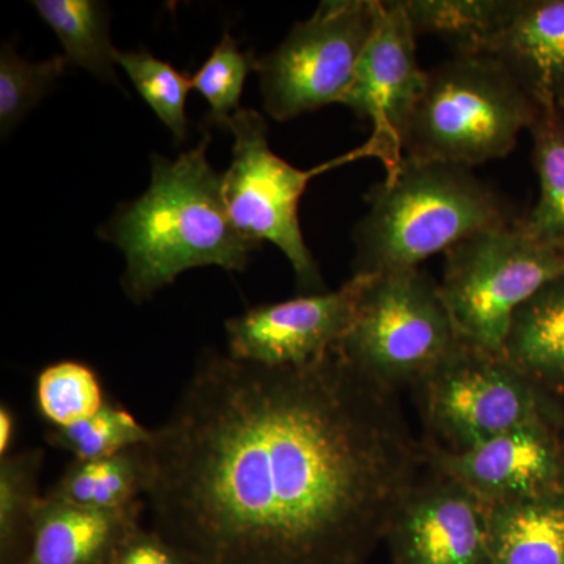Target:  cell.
<instances>
[{"instance_id":"1","label":"cell","mask_w":564,"mask_h":564,"mask_svg":"<svg viewBox=\"0 0 564 564\" xmlns=\"http://www.w3.org/2000/svg\"><path fill=\"white\" fill-rule=\"evenodd\" d=\"M144 451L152 530L193 564H367L426 463L395 392L336 350L207 351Z\"/></svg>"},{"instance_id":"2","label":"cell","mask_w":564,"mask_h":564,"mask_svg":"<svg viewBox=\"0 0 564 564\" xmlns=\"http://www.w3.org/2000/svg\"><path fill=\"white\" fill-rule=\"evenodd\" d=\"M209 143L206 133L176 161L154 155L150 188L121 206L101 231L124 254L122 288L133 302H147L195 267L243 272L259 247L229 217L223 174L207 161Z\"/></svg>"},{"instance_id":"3","label":"cell","mask_w":564,"mask_h":564,"mask_svg":"<svg viewBox=\"0 0 564 564\" xmlns=\"http://www.w3.org/2000/svg\"><path fill=\"white\" fill-rule=\"evenodd\" d=\"M369 212L356 225L355 272L419 269L466 237L514 223L513 212L473 169L403 155L366 195Z\"/></svg>"},{"instance_id":"4","label":"cell","mask_w":564,"mask_h":564,"mask_svg":"<svg viewBox=\"0 0 564 564\" xmlns=\"http://www.w3.org/2000/svg\"><path fill=\"white\" fill-rule=\"evenodd\" d=\"M538 106L491 55H455L429 70L403 155L473 169L502 159L530 129Z\"/></svg>"},{"instance_id":"5","label":"cell","mask_w":564,"mask_h":564,"mask_svg":"<svg viewBox=\"0 0 564 564\" xmlns=\"http://www.w3.org/2000/svg\"><path fill=\"white\" fill-rule=\"evenodd\" d=\"M462 340L440 284L413 269L369 274L334 350L367 380L397 392L421 384Z\"/></svg>"},{"instance_id":"6","label":"cell","mask_w":564,"mask_h":564,"mask_svg":"<svg viewBox=\"0 0 564 564\" xmlns=\"http://www.w3.org/2000/svg\"><path fill=\"white\" fill-rule=\"evenodd\" d=\"M444 256L440 291L459 336L497 355L516 311L564 274V251L534 239L521 220L466 237Z\"/></svg>"},{"instance_id":"7","label":"cell","mask_w":564,"mask_h":564,"mask_svg":"<svg viewBox=\"0 0 564 564\" xmlns=\"http://www.w3.org/2000/svg\"><path fill=\"white\" fill-rule=\"evenodd\" d=\"M232 132V162L223 174V196L229 217L247 239L273 243L284 252L295 273L296 285L306 295L326 291L313 252L304 242L299 206L307 184L318 174L359 159L383 162V152L372 139L358 150L311 170H300L274 154L261 113L242 109L228 121Z\"/></svg>"},{"instance_id":"8","label":"cell","mask_w":564,"mask_h":564,"mask_svg":"<svg viewBox=\"0 0 564 564\" xmlns=\"http://www.w3.org/2000/svg\"><path fill=\"white\" fill-rule=\"evenodd\" d=\"M429 447L459 452L532 425H563L552 393L534 384L502 355L462 340L421 384Z\"/></svg>"},{"instance_id":"9","label":"cell","mask_w":564,"mask_h":564,"mask_svg":"<svg viewBox=\"0 0 564 564\" xmlns=\"http://www.w3.org/2000/svg\"><path fill=\"white\" fill-rule=\"evenodd\" d=\"M380 0H326L256 58L263 109L276 121L339 104L380 20Z\"/></svg>"},{"instance_id":"10","label":"cell","mask_w":564,"mask_h":564,"mask_svg":"<svg viewBox=\"0 0 564 564\" xmlns=\"http://www.w3.org/2000/svg\"><path fill=\"white\" fill-rule=\"evenodd\" d=\"M415 41L402 0L383 2L377 29L339 102L372 124L370 139L383 152L386 174L402 162L404 133L429 82Z\"/></svg>"},{"instance_id":"11","label":"cell","mask_w":564,"mask_h":564,"mask_svg":"<svg viewBox=\"0 0 564 564\" xmlns=\"http://www.w3.org/2000/svg\"><path fill=\"white\" fill-rule=\"evenodd\" d=\"M369 274L337 291L252 307L226 322L229 355L265 367H306L340 343L355 318Z\"/></svg>"},{"instance_id":"12","label":"cell","mask_w":564,"mask_h":564,"mask_svg":"<svg viewBox=\"0 0 564 564\" xmlns=\"http://www.w3.org/2000/svg\"><path fill=\"white\" fill-rule=\"evenodd\" d=\"M430 469L393 513L384 540L392 563L488 564V505L454 478Z\"/></svg>"},{"instance_id":"13","label":"cell","mask_w":564,"mask_h":564,"mask_svg":"<svg viewBox=\"0 0 564 564\" xmlns=\"http://www.w3.org/2000/svg\"><path fill=\"white\" fill-rule=\"evenodd\" d=\"M562 426L532 423L466 451L425 445L426 464L454 478L488 507L564 488Z\"/></svg>"},{"instance_id":"14","label":"cell","mask_w":564,"mask_h":564,"mask_svg":"<svg viewBox=\"0 0 564 564\" xmlns=\"http://www.w3.org/2000/svg\"><path fill=\"white\" fill-rule=\"evenodd\" d=\"M538 107L564 109V0H519L488 47Z\"/></svg>"},{"instance_id":"15","label":"cell","mask_w":564,"mask_h":564,"mask_svg":"<svg viewBox=\"0 0 564 564\" xmlns=\"http://www.w3.org/2000/svg\"><path fill=\"white\" fill-rule=\"evenodd\" d=\"M143 503L93 510L43 496L31 547L21 564H111L121 541L140 525Z\"/></svg>"},{"instance_id":"16","label":"cell","mask_w":564,"mask_h":564,"mask_svg":"<svg viewBox=\"0 0 564 564\" xmlns=\"http://www.w3.org/2000/svg\"><path fill=\"white\" fill-rule=\"evenodd\" d=\"M488 564H564V488L491 505Z\"/></svg>"},{"instance_id":"17","label":"cell","mask_w":564,"mask_h":564,"mask_svg":"<svg viewBox=\"0 0 564 564\" xmlns=\"http://www.w3.org/2000/svg\"><path fill=\"white\" fill-rule=\"evenodd\" d=\"M502 356L545 392L564 393V274L516 311Z\"/></svg>"},{"instance_id":"18","label":"cell","mask_w":564,"mask_h":564,"mask_svg":"<svg viewBox=\"0 0 564 564\" xmlns=\"http://www.w3.org/2000/svg\"><path fill=\"white\" fill-rule=\"evenodd\" d=\"M415 36L430 35L456 55H485L507 29L519 0H402Z\"/></svg>"},{"instance_id":"19","label":"cell","mask_w":564,"mask_h":564,"mask_svg":"<svg viewBox=\"0 0 564 564\" xmlns=\"http://www.w3.org/2000/svg\"><path fill=\"white\" fill-rule=\"evenodd\" d=\"M144 445L109 458L73 459L47 497L93 510H122L140 503L147 491Z\"/></svg>"},{"instance_id":"20","label":"cell","mask_w":564,"mask_h":564,"mask_svg":"<svg viewBox=\"0 0 564 564\" xmlns=\"http://www.w3.org/2000/svg\"><path fill=\"white\" fill-rule=\"evenodd\" d=\"M529 131L540 198L522 226L541 243L564 251V109L538 107Z\"/></svg>"},{"instance_id":"21","label":"cell","mask_w":564,"mask_h":564,"mask_svg":"<svg viewBox=\"0 0 564 564\" xmlns=\"http://www.w3.org/2000/svg\"><path fill=\"white\" fill-rule=\"evenodd\" d=\"M41 20L61 40L65 57L99 79L117 82L106 7L93 0H35Z\"/></svg>"},{"instance_id":"22","label":"cell","mask_w":564,"mask_h":564,"mask_svg":"<svg viewBox=\"0 0 564 564\" xmlns=\"http://www.w3.org/2000/svg\"><path fill=\"white\" fill-rule=\"evenodd\" d=\"M43 448L0 459V564H21L31 547L33 522L43 496L39 477Z\"/></svg>"},{"instance_id":"23","label":"cell","mask_w":564,"mask_h":564,"mask_svg":"<svg viewBox=\"0 0 564 564\" xmlns=\"http://www.w3.org/2000/svg\"><path fill=\"white\" fill-rule=\"evenodd\" d=\"M44 437L47 444L66 452L73 459L88 462L150 444L152 430L141 425L120 403L107 399L91 417L68 426H50Z\"/></svg>"},{"instance_id":"24","label":"cell","mask_w":564,"mask_h":564,"mask_svg":"<svg viewBox=\"0 0 564 564\" xmlns=\"http://www.w3.org/2000/svg\"><path fill=\"white\" fill-rule=\"evenodd\" d=\"M106 402L98 375L85 364L55 362L36 378V410L50 426H68L91 417Z\"/></svg>"},{"instance_id":"25","label":"cell","mask_w":564,"mask_h":564,"mask_svg":"<svg viewBox=\"0 0 564 564\" xmlns=\"http://www.w3.org/2000/svg\"><path fill=\"white\" fill-rule=\"evenodd\" d=\"M115 62L128 74L143 101L170 129L176 141L187 137L185 102L192 88V79L173 68L170 63L159 61L148 51L115 54Z\"/></svg>"},{"instance_id":"26","label":"cell","mask_w":564,"mask_h":564,"mask_svg":"<svg viewBox=\"0 0 564 564\" xmlns=\"http://www.w3.org/2000/svg\"><path fill=\"white\" fill-rule=\"evenodd\" d=\"M68 58L31 63L21 58L10 44L0 52V126L2 133H10L22 118L39 104L65 70Z\"/></svg>"},{"instance_id":"27","label":"cell","mask_w":564,"mask_h":564,"mask_svg":"<svg viewBox=\"0 0 564 564\" xmlns=\"http://www.w3.org/2000/svg\"><path fill=\"white\" fill-rule=\"evenodd\" d=\"M254 62L251 54L239 50L228 32L223 33L210 57L192 77V88L209 102V122L226 126L237 111L242 110L240 98Z\"/></svg>"},{"instance_id":"28","label":"cell","mask_w":564,"mask_h":564,"mask_svg":"<svg viewBox=\"0 0 564 564\" xmlns=\"http://www.w3.org/2000/svg\"><path fill=\"white\" fill-rule=\"evenodd\" d=\"M111 564H193L191 556L182 552L155 530L133 529L121 541Z\"/></svg>"},{"instance_id":"29","label":"cell","mask_w":564,"mask_h":564,"mask_svg":"<svg viewBox=\"0 0 564 564\" xmlns=\"http://www.w3.org/2000/svg\"><path fill=\"white\" fill-rule=\"evenodd\" d=\"M17 434V417L9 406L0 408V455H10L11 444Z\"/></svg>"}]
</instances>
